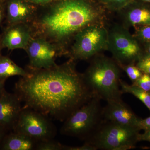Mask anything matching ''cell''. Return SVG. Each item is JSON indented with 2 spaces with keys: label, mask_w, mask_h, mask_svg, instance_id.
I'll use <instances>...</instances> for the list:
<instances>
[{
  "label": "cell",
  "mask_w": 150,
  "mask_h": 150,
  "mask_svg": "<svg viewBox=\"0 0 150 150\" xmlns=\"http://www.w3.org/2000/svg\"><path fill=\"white\" fill-rule=\"evenodd\" d=\"M75 65L72 60L50 69L32 70L16 82L14 93L23 107L64 122L95 96Z\"/></svg>",
  "instance_id": "obj_1"
},
{
  "label": "cell",
  "mask_w": 150,
  "mask_h": 150,
  "mask_svg": "<svg viewBox=\"0 0 150 150\" xmlns=\"http://www.w3.org/2000/svg\"><path fill=\"white\" fill-rule=\"evenodd\" d=\"M99 18V12L85 0H59L41 17L39 25L45 35L62 41L97 23Z\"/></svg>",
  "instance_id": "obj_2"
},
{
  "label": "cell",
  "mask_w": 150,
  "mask_h": 150,
  "mask_svg": "<svg viewBox=\"0 0 150 150\" xmlns=\"http://www.w3.org/2000/svg\"><path fill=\"white\" fill-rule=\"evenodd\" d=\"M83 75L95 96L106 101L121 98L120 67L116 62L105 56H96Z\"/></svg>",
  "instance_id": "obj_3"
},
{
  "label": "cell",
  "mask_w": 150,
  "mask_h": 150,
  "mask_svg": "<svg viewBox=\"0 0 150 150\" xmlns=\"http://www.w3.org/2000/svg\"><path fill=\"white\" fill-rule=\"evenodd\" d=\"M140 130L103 119L93 134L85 143L96 150H127L136 147Z\"/></svg>",
  "instance_id": "obj_4"
},
{
  "label": "cell",
  "mask_w": 150,
  "mask_h": 150,
  "mask_svg": "<svg viewBox=\"0 0 150 150\" xmlns=\"http://www.w3.org/2000/svg\"><path fill=\"white\" fill-rule=\"evenodd\" d=\"M94 97L72 113L64 121L60 133L86 141L93 134L103 121L100 100Z\"/></svg>",
  "instance_id": "obj_5"
},
{
  "label": "cell",
  "mask_w": 150,
  "mask_h": 150,
  "mask_svg": "<svg viewBox=\"0 0 150 150\" xmlns=\"http://www.w3.org/2000/svg\"><path fill=\"white\" fill-rule=\"evenodd\" d=\"M13 131L37 142L54 139L57 129L50 118L29 108L23 107Z\"/></svg>",
  "instance_id": "obj_6"
},
{
  "label": "cell",
  "mask_w": 150,
  "mask_h": 150,
  "mask_svg": "<svg viewBox=\"0 0 150 150\" xmlns=\"http://www.w3.org/2000/svg\"><path fill=\"white\" fill-rule=\"evenodd\" d=\"M73 60H87L107 48L108 32L97 23L87 26L75 35Z\"/></svg>",
  "instance_id": "obj_7"
},
{
  "label": "cell",
  "mask_w": 150,
  "mask_h": 150,
  "mask_svg": "<svg viewBox=\"0 0 150 150\" xmlns=\"http://www.w3.org/2000/svg\"><path fill=\"white\" fill-rule=\"evenodd\" d=\"M107 48L119 66L133 64L141 58L137 40L126 28L119 25L108 32Z\"/></svg>",
  "instance_id": "obj_8"
},
{
  "label": "cell",
  "mask_w": 150,
  "mask_h": 150,
  "mask_svg": "<svg viewBox=\"0 0 150 150\" xmlns=\"http://www.w3.org/2000/svg\"><path fill=\"white\" fill-rule=\"evenodd\" d=\"M32 70L48 69L57 66L55 62L59 55L53 44L43 38H32L25 48Z\"/></svg>",
  "instance_id": "obj_9"
},
{
  "label": "cell",
  "mask_w": 150,
  "mask_h": 150,
  "mask_svg": "<svg viewBox=\"0 0 150 150\" xmlns=\"http://www.w3.org/2000/svg\"><path fill=\"white\" fill-rule=\"evenodd\" d=\"M106 102L107 104L102 108L103 120L137 128L140 118L121 98L110 100Z\"/></svg>",
  "instance_id": "obj_10"
},
{
  "label": "cell",
  "mask_w": 150,
  "mask_h": 150,
  "mask_svg": "<svg viewBox=\"0 0 150 150\" xmlns=\"http://www.w3.org/2000/svg\"><path fill=\"white\" fill-rule=\"evenodd\" d=\"M21 102L16 94L6 90L0 96V125L7 131H13L22 109Z\"/></svg>",
  "instance_id": "obj_11"
},
{
  "label": "cell",
  "mask_w": 150,
  "mask_h": 150,
  "mask_svg": "<svg viewBox=\"0 0 150 150\" xmlns=\"http://www.w3.org/2000/svg\"><path fill=\"white\" fill-rule=\"evenodd\" d=\"M32 38L30 28L23 23L8 25L1 36L3 48L25 49Z\"/></svg>",
  "instance_id": "obj_12"
},
{
  "label": "cell",
  "mask_w": 150,
  "mask_h": 150,
  "mask_svg": "<svg viewBox=\"0 0 150 150\" xmlns=\"http://www.w3.org/2000/svg\"><path fill=\"white\" fill-rule=\"evenodd\" d=\"M6 19L8 25L23 23L32 17L33 9L26 0H8Z\"/></svg>",
  "instance_id": "obj_13"
},
{
  "label": "cell",
  "mask_w": 150,
  "mask_h": 150,
  "mask_svg": "<svg viewBox=\"0 0 150 150\" xmlns=\"http://www.w3.org/2000/svg\"><path fill=\"white\" fill-rule=\"evenodd\" d=\"M38 142L24 134L12 131L4 138L0 149L35 150Z\"/></svg>",
  "instance_id": "obj_14"
},
{
  "label": "cell",
  "mask_w": 150,
  "mask_h": 150,
  "mask_svg": "<svg viewBox=\"0 0 150 150\" xmlns=\"http://www.w3.org/2000/svg\"><path fill=\"white\" fill-rule=\"evenodd\" d=\"M123 14L124 21L133 26L150 25V8L144 6H126Z\"/></svg>",
  "instance_id": "obj_15"
},
{
  "label": "cell",
  "mask_w": 150,
  "mask_h": 150,
  "mask_svg": "<svg viewBox=\"0 0 150 150\" xmlns=\"http://www.w3.org/2000/svg\"><path fill=\"white\" fill-rule=\"evenodd\" d=\"M28 73L9 57L0 54V79L6 81L8 78L13 76H25Z\"/></svg>",
  "instance_id": "obj_16"
},
{
  "label": "cell",
  "mask_w": 150,
  "mask_h": 150,
  "mask_svg": "<svg viewBox=\"0 0 150 150\" xmlns=\"http://www.w3.org/2000/svg\"><path fill=\"white\" fill-rule=\"evenodd\" d=\"M120 85L123 94L129 93L133 95L144 103L150 111V92L146 91L133 84L130 85L121 80L120 81Z\"/></svg>",
  "instance_id": "obj_17"
},
{
  "label": "cell",
  "mask_w": 150,
  "mask_h": 150,
  "mask_svg": "<svg viewBox=\"0 0 150 150\" xmlns=\"http://www.w3.org/2000/svg\"><path fill=\"white\" fill-rule=\"evenodd\" d=\"M64 145L54 139L38 142L35 150H64Z\"/></svg>",
  "instance_id": "obj_18"
},
{
  "label": "cell",
  "mask_w": 150,
  "mask_h": 150,
  "mask_svg": "<svg viewBox=\"0 0 150 150\" xmlns=\"http://www.w3.org/2000/svg\"><path fill=\"white\" fill-rule=\"evenodd\" d=\"M109 10L119 11L123 9L132 3V0H100Z\"/></svg>",
  "instance_id": "obj_19"
},
{
  "label": "cell",
  "mask_w": 150,
  "mask_h": 150,
  "mask_svg": "<svg viewBox=\"0 0 150 150\" xmlns=\"http://www.w3.org/2000/svg\"><path fill=\"white\" fill-rule=\"evenodd\" d=\"M119 67L123 68L133 83L143 74L142 72L138 69V67L137 66H134L133 64Z\"/></svg>",
  "instance_id": "obj_20"
},
{
  "label": "cell",
  "mask_w": 150,
  "mask_h": 150,
  "mask_svg": "<svg viewBox=\"0 0 150 150\" xmlns=\"http://www.w3.org/2000/svg\"><path fill=\"white\" fill-rule=\"evenodd\" d=\"M133 84L146 91L150 92V75L143 74L139 78L133 83Z\"/></svg>",
  "instance_id": "obj_21"
},
{
  "label": "cell",
  "mask_w": 150,
  "mask_h": 150,
  "mask_svg": "<svg viewBox=\"0 0 150 150\" xmlns=\"http://www.w3.org/2000/svg\"><path fill=\"white\" fill-rule=\"evenodd\" d=\"M137 67L142 73L150 75V57L146 56L141 57L138 60Z\"/></svg>",
  "instance_id": "obj_22"
},
{
  "label": "cell",
  "mask_w": 150,
  "mask_h": 150,
  "mask_svg": "<svg viewBox=\"0 0 150 150\" xmlns=\"http://www.w3.org/2000/svg\"><path fill=\"white\" fill-rule=\"evenodd\" d=\"M137 38L145 42H150V25L142 26L136 34Z\"/></svg>",
  "instance_id": "obj_23"
},
{
  "label": "cell",
  "mask_w": 150,
  "mask_h": 150,
  "mask_svg": "<svg viewBox=\"0 0 150 150\" xmlns=\"http://www.w3.org/2000/svg\"><path fill=\"white\" fill-rule=\"evenodd\" d=\"M137 128L139 130L145 131L150 129V117L145 119L140 118L137 124Z\"/></svg>",
  "instance_id": "obj_24"
},
{
  "label": "cell",
  "mask_w": 150,
  "mask_h": 150,
  "mask_svg": "<svg viewBox=\"0 0 150 150\" xmlns=\"http://www.w3.org/2000/svg\"><path fill=\"white\" fill-rule=\"evenodd\" d=\"M64 150H96L95 148L87 143H85L81 146L73 147L64 145Z\"/></svg>",
  "instance_id": "obj_25"
},
{
  "label": "cell",
  "mask_w": 150,
  "mask_h": 150,
  "mask_svg": "<svg viewBox=\"0 0 150 150\" xmlns=\"http://www.w3.org/2000/svg\"><path fill=\"white\" fill-rule=\"evenodd\" d=\"M138 140L139 142L147 141L150 142V129L145 131L144 134H139L138 137Z\"/></svg>",
  "instance_id": "obj_26"
},
{
  "label": "cell",
  "mask_w": 150,
  "mask_h": 150,
  "mask_svg": "<svg viewBox=\"0 0 150 150\" xmlns=\"http://www.w3.org/2000/svg\"><path fill=\"white\" fill-rule=\"evenodd\" d=\"M26 1L31 4L43 5L51 2L53 0H26Z\"/></svg>",
  "instance_id": "obj_27"
},
{
  "label": "cell",
  "mask_w": 150,
  "mask_h": 150,
  "mask_svg": "<svg viewBox=\"0 0 150 150\" xmlns=\"http://www.w3.org/2000/svg\"><path fill=\"white\" fill-rule=\"evenodd\" d=\"M8 131L0 125V146L4 138L7 134Z\"/></svg>",
  "instance_id": "obj_28"
},
{
  "label": "cell",
  "mask_w": 150,
  "mask_h": 150,
  "mask_svg": "<svg viewBox=\"0 0 150 150\" xmlns=\"http://www.w3.org/2000/svg\"><path fill=\"white\" fill-rule=\"evenodd\" d=\"M3 3L0 2V25L2 23L4 18L5 13V9L3 5Z\"/></svg>",
  "instance_id": "obj_29"
},
{
  "label": "cell",
  "mask_w": 150,
  "mask_h": 150,
  "mask_svg": "<svg viewBox=\"0 0 150 150\" xmlns=\"http://www.w3.org/2000/svg\"><path fill=\"white\" fill-rule=\"evenodd\" d=\"M6 80L0 79V96L1 95L3 92L5 90V83Z\"/></svg>",
  "instance_id": "obj_30"
},
{
  "label": "cell",
  "mask_w": 150,
  "mask_h": 150,
  "mask_svg": "<svg viewBox=\"0 0 150 150\" xmlns=\"http://www.w3.org/2000/svg\"><path fill=\"white\" fill-rule=\"evenodd\" d=\"M147 49V55L146 56L150 57V42H149V43L148 45Z\"/></svg>",
  "instance_id": "obj_31"
},
{
  "label": "cell",
  "mask_w": 150,
  "mask_h": 150,
  "mask_svg": "<svg viewBox=\"0 0 150 150\" xmlns=\"http://www.w3.org/2000/svg\"><path fill=\"white\" fill-rule=\"evenodd\" d=\"M3 48L1 42V36L0 35V54H1V51L2 48Z\"/></svg>",
  "instance_id": "obj_32"
},
{
  "label": "cell",
  "mask_w": 150,
  "mask_h": 150,
  "mask_svg": "<svg viewBox=\"0 0 150 150\" xmlns=\"http://www.w3.org/2000/svg\"><path fill=\"white\" fill-rule=\"evenodd\" d=\"M141 1H144L150 3V0H141Z\"/></svg>",
  "instance_id": "obj_33"
},
{
  "label": "cell",
  "mask_w": 150,
  "mask_h": 150,
  "mask_svg": "<svg viewBox=\"0 0 150 150\" xmlns=\"http://www.w3.org/2000/svg\"><path fill=\"white\" fill-rule=\"evenodd\" d=\"M8 0H0V2H1L4 3V2L6 1H7Z\"/></svg>",
  "instance_id": "obj_34"
},
{
  "label": "cell",
  "mask_w": 150,
  "mask_h": 150,
  "mask_svg": "<svg viewBox=\"0 0 150 150\" xmlns=\"http://www.w3.org/2000/svg\"><path fill=\"white\" fill-rule=\"evenodd\" d=\"M144 149H150V147H145L144 148Z\"/></svg>",
  "instance_id": "obj_35"
}]
</instances>
